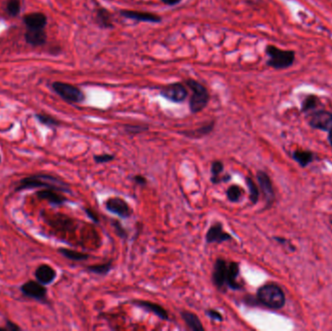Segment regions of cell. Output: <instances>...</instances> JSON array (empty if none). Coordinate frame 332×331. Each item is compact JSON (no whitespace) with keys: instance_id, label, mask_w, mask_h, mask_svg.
<instances>
[{"instance_id":"cell-1","label":"cell","mask_w":332,"mask_h":331,"mask_svg":"<svg viewBox=\"0 0 332 331\" xmlns=\"http://www.w3.org/2000/svg\"><path fill=\"white\" fill-rule=\"evenodd\" d=\"M36 188H45V189H53L58 192H68V188L64 182L61 181L57 178H54L50 175H33L21 180L16 192L32 190Z\"/></svg>"},{"instance_id":"cell-2","label":"cell","mask_w":332,"mask_h":331,"mask_svg":"<svg viewBox=\"0 0 332 331\" xmlns=\"http://www.w3.org/2000/svg\"><path fill=\"white\" fill-rule=\"evenodd\" d=\"M186 85L192 92V96L190 98V109L193 114L199 113L207 106L210 100V94L205 85L201 83L189 79L186 81Z\"/></svg>"},{"instance_id":"cell-3","label":"cell","mask_w":332,"mask_h":331,"mask_svg":"<svg viewBox=\"0 0 332 331\" xmlns=\"http://www.w3.org/2000/svg\"><path fill=\"white\" fill-rule=\"evenodd\" d=\"M265 53L268 55V66L277 70L289 68L295 61V53L293 51L282 50L273 45H268Z\"/></svg>"},{"instance_id":"cell-4","label":"cell","mask_w":332,"mask_h":331,"mask_svg":"<svg viewBox=\"0 0 332 331\" xmlns=\"http://www.w3.org/2000/svg\"><path fill=\"white\" fill-rule=\"evenodd\" d=\"M257 298L260 303L271 309H280L286 302L283 290L274 284H268L259 288L257 291Z\"/></svg>"},{"instance_id":"cell-5","label":"cell","mask_w":332,"mask_h":331,"mask_svg":"<svg viewBox=\"0 0 332 331\" xmlns=\"http://www.w3.org/2000/svg\"><path fill=\"white\" fill-rule=\"evenodd\" d=\"M52 87L56 95L69 103H82L85 100L84 93L75 85L63 82H54Z\"/></svg>"},{"instance_id":"cell-6","label":"cell","mask_w":332,"mask_h":331,"mask_svg":"<svg viewBox=\"0 0 332 331\" xmlns=\"http://www.w3.org/2000/svg\"><path fill=\"white\" fill-rule=\"evenodd\" d=\"M160 95L174 103H182L188 98L189 92L188 86L182 83H172L161 87Z\"/></svg>"},{"instance_id":"cell-7","label":"cell","mask_w":332,"mask_h":331,"mask_svg":"<svg viewBox=\"0 0 332 331\" xmlns=\"http://www.w3.org/2000/svg\"><path fill=\"white\" fill-rule=\"evenodd\" d=\"M309 124L313 128L330 131L332 129V114L323 110L318 111L311 116Z\"/></svg>"},{"instance_id":"cell-8","label":"cell","mask_w":332,"mask_h":331,"mask_svg":"<svg viewBox=\"0 0 332 331\" xmlns=\"http://www.w3.org/2000/svg\"><path fill=\"white\" fill-rule=\"evenodd\" d=\"M119 15L126 19H129L132 21H142V22H149V23H159L161 22V16L156 14L149 13V12H140V11L122 10Z\"/></svg>"},{"instance_id":"cell-9","label":"cell","mask_w":332,"mask_h":331,"mask_svg":"<svg viewBox=\"0 0 332 331\" xmlns=\"http://www.w3.org/2000/svg\"><path fill=\"white\" fill-rule=\"evenodd\" d=\"M22 293L31 298L35 300H44L47 295V289L38 281H28L22 285L21 288Z\"/></svg>"},{"instance_id":"cell-10","label":"cell","mask_w":332,"mask_h":331,"mask_svg":"<svg viewBox=\"0 0 332 331\" xmlns=\"http://www.w3.org/2000/svg\"><path fill=\"white\" fill-rule=\"evenodd\" d=\"M105 206L109 212L116 214L122 218H129L131 215V209L129 204L123 198L119 197H111L105 202Z\"/></svg>"},{"instance_id":"cell-11","label":"cell","mask_w":332,"mask_h":331,"mask_svg":"<svg viewBox=\"0 0 332 331\" xmlns=\"http://www.w3.org/2000/svg\"><path fill=\"white\" fill-rule=\"evenodd\" d=\"M231 235L225 232L223 228V224H216L212 225L206 233V241L207 243H223L225 241L231 240Z\"/></svg>"},{"instance_id":"cell-12","label":"cell","mask_w":332,"mask_h":331,"mask_svg":"<svg viewBox=\"0 0 332 331\" xmlns=\"http://www.w3.org/2000/svg\"><path fill=\"white\" fill-rule=\"evenodd\" d=\"M227 265L226 261L219 258L215 263L214 271H213V281L218 288H222L226 285L227 278Z\"/></svg>"},{"instance_id":"cell-13","label":"cell","mask_w":332,"mask_h":331,"mask_svg":"<svg viewBox=\"0 0 332 331\" xmlns=\"http://www.w3.org/2000/svg\"><path fill=\"white\" fill-rule=\"evenodd\" d=\"M23 22L27 29H45L47 25V17L43 13H32L24 16Z\"/></svg>"},{"instance_id":"cell-14","label":"cell","mask_w":332,"mask_h":331,"mask_svg":"<svg viewBox=\"0 0 332 331\" xmlns=\"http://www.w3.org/2000/svg\"><path fill=\"white\" fill-rule=\"evenodd\" d=\"M35 277L42 285H50L56 277V272L53 267L43 264L36 269Z\"/></svg>"},{"instance_id":"cell-15","label":"cell","mask_w":332,"mask_h":331,"mask_svg":"<svg viewBox=\"0 0 332 331\" xmlns=\"http://www.w3.org/2000/svg\"><path fill=\"white\" fill-rule=\"evenodd\" d=\"M134 304L138 306L139 308L146 310L148 312H150L155 314L157 317H159L161 320H168V313L166 310L163 309L161 305L149 302V301H144V300H139V301H134Z\"/></svg>"},{"instance_id":"cell-16","label":"cell","mask_w":332,"mask_h":331,"mask_svg":"<svg viewBox=\"0 0 332 331\" xmlns=\"http://www.w3.org/2000/svg\"><path fill=\"white\" fill-rule=\"evenodd\" d=\"M40 199L47 200L52 205H62L66 201V198L63 194H61L58 191L53 189H45L36 193Z\"/></svg>"},{"instance_id":"cell-17","label":"cell","mask_w":332,"mask_h":331,"mask_svg":"<svg viewBox=\"0 0 332 331\" xmlns=\"http://www.w3.org/2000/svg\"><path fill=\"white\" fill-rule=\"evenodd\" d=\"M96 22L100 28H103V29L114 27L112 14L110 13V11H108L106 8H103V7H100L97 9Z\"/></svg>"},{"instance_id":"cell-18","label":"cell","mask_w":332,"mask_h":331,"mask_svg":"<svg viewBox=\"0 0 332 331\" xmlns=\"http://www.w3.org/2000/svg\"><path fill=\"white\" fill-rule=\"evenodd\" d=\"M24 37L26 42L34 47L42 46L47 41V34L44 29H27Z\"/></svg>"},{"instance_id":"cell-19","label":"cell","mask_w":332,"mask_h":331,"mask_svg":"<svg viewBox=\"0 0 332 331\" xmlns=\"http://www.w3.org/2000/svg\"><path fill=\"white\" fill-rule=\"evenodd\" d=\"M239 275V264L237 262H229L227 265V278H226V287L231 289H240L241 285L237 282Z\"/></svg>"},{"instance_id":"cell-20","label":"cell","mask_w":332,"mask_h":331,"mask_svg":"<svg viewBox=\"0 0 332 331\" xmlns=\"http://www.w3.org/2000/svg\"><path fill=\"white\" fill-rule=\"evenodd\" d=\"M257 180L259 183L260 189L262 191V193L265 197V199L267 201H272L273 197H274V192H273V188L271 185V181L267 176V174H265L264 172H258L257 173Z\"/></svg>"},{"instance_id":"cell-21","label":"cell","mask_w":332,"mask_h":331,"mask_svg":"<svg viewBox=\"0 0 332 331\" xmlns=\"http://www.w3.org/2000/svg\"><path fill=\"white\" fill-rule=\"evenodd\" d=\"M182 318L185 320V322L187 323V325L194 331H203L204 327L201 323V321L199 320V318L193 314L192 312H188L185 311L182 313Z\"/></svg>"},{"instance_id":"cell-22","label":"cell","mask_w":332,"mask_h":331,"mask_svg":"<svg viewBox=\"0 0 332 331\" xmlns=\"http://www.w3.org/2000/svg\"><path fill=\"white\" fill-rule=\"evenodd\" d=\"M223 170H224V163L222 161H214L213 162L211 172H212V182L214 184L230 180V177H228V178H222V176L220 177V175L222 174Z\"/></svg>"},{"instance_id":"cell-23","label":"cell","mask_w":332,"mask_h":331,"mask_svg":"<svg viewBox=\"0 0 332 331\" xmlns=\"http://www.w3.org/2000/svg\"><path fill=\"white\" fill-rule=\"evenodd\" d=\"M58 252L66 258H68L70 260H74V261H82V260H85L86 258H88V256L86 254L79 253V252L68 250V249H59Z\"/></svg>"},{"instance_id":"cell-24","label":"cell","mask_w":332,"mask_h":331,"mask_svg":"<svg viewBox=\"0 0 332 331\" xmlns=\"http://www.w3.org/2000/svg\"><path fill=\"white\" fill-rule=\"evenodd\" d=\"M35 117H36V118L38 119V122H39L40 124H42V125L46 126V127H49V128H54V127L59 126V122H58L57 119H55L54 117L49 116V115H45V114H37Z\"/></svg>"},{"instance_id":"cell-25","label":"cell","mask_w":332,"mask_h":331,"mask_svg":"<svg viewBox=\"0 0 332 331\" xmlns=\"http://www.w3.org/2000/svg\"><path fill=\"white\" fill-rule=\"evenodd\" d=\"M6 11L11 17H17L21 13L20 0H8L6 5Z\"/></svg>"},{"instance_id":"cell-26","label":"cell","mask_w":332,"mask_h":331,"mask_svg":"<svg viewBox=\"0 0 332 331\" xmlns=\"http://www.w3.org/2000/svg\"><path fill=\"white\" fill-rule=\"evenodd\" d=\"M226 195H227V198L231 202H236L242 196V190L238 186H231L228 188V190L226 192Z\"/></svg>"},{"instance_id":"cell-27","label":"cell","mask_w":332,"mask_h":331,"mask_svg":"<svg viewBox=\"0 0 332 331\" xmlns=\"http://www.w3.org/2000/svg\"><path fill=\"white\" fill-rule=\"evenodd\" d=\"M293 157L302 166H306L312 161V154L309 152H295Z\"/></svg>"},{"instance_id":"cell-28","label":"cell","mask_w":332,"mask_h":331,"mask_svg":"<svg viewBox=\"0 0 332 331\" xmlns=\"http://www.w3.org/2000/svg\"><path fill=\"white\" fill-rule=\"evenodd\" d=\"M247 186L249 188V192H250V198H251V201L253 203H256L258 199V190H257V186L255 184V182L253 181L252 179L250 178H247Z\"/></svg>"},{"instance_id":"cell-29","label":"cell","mask_w":332,"mask_h":331,"mask_svg":"<svg viewBox=\"0 0 332 331\" xmlns=\"http://www.w3.org/2000/svg\"><path fill=\"white\" fill-rule=\"evenodd\" d=\"M87 269L90 272H94L98 275H106L108 272L111 270V262L108 263H103L99 265H93V266L87 267Z\"/></svg>"},{"instance_id":"cell-30","label":"cell","mask_w":332,"mask_h":331,"mask_svg":"<svg viewBox=\"0 0 332 331\" xmlns=\"http://www.w3.org/2000/svg\"><path fill=\"white\" fill-rule=\"evenodd\" d=\"M317 103H318L317 96H307L302 102V111L306 112V111H309L311 109H314L315 107L317 106Z\"/></svg>"},{"instance_id":"cell-31","label":"cell","mask_w":332,"mask_h":331,"mask_svg":"<svg viewBox=\"0 0 332 331\" xmlns=\"http://www.w3.org/2000/svg\"><path fill=\"white\" fill-rule=\"evenodd\" d=\"M213 128H214V123H210L208 125H205L202 128H198V129L194 130L193 132H191L190 135H193L194 137L203 136V135L210 133L213 130Z\"/></svg>"},{"instance_id":"cell-32","label":"cell","mask_w":332,"mask_h":331,"mask_svg":"<svg viewBox=\"0 0 332 331\" xmlns=\"http://www.w3.org/2000/svg\"><path fill=\"white\" fill-rule=\"evenodd\" d=\"M206 315L209 318H211L212 320H218V321H222L223 320L222 315L218 311H216V310H207L206 311Z\"/></svg>"},{"instance_id":"cell-33","label":"cell","mask_w":332,"mask_h":331,"mask_svg":"<svg viewBox=\"0 0 332 331\" xmlns=\"http://www.w3.org/2000/svg\"><path fill=\"white\" fill-rule=\"evenodd\" d=\"M95 160L97 161V163H104V162H109L114 160V157L108 154H104V155H99V156H96Z\"/></svg>"},{"instance_id":"cell-34","label":"cell","mask_w":332,"mask_h":331,"mask_svg":"<svg viewBox=\"0 0 332 331\" xmlns=\"http://www.w3.org/2000/svg\"><path fill=\"white\" fill-rule=\"evenodd\" d=\"M126 130L127 131H129V132H130V133H139V132H142V131H144V130H146L147 129V128H144V127H141V126H128V127H126Z\"/></svg>"},{"instance_id":"cell-35","label":"cell","mask_w":332,"mask_h":331,"mask_svg":"<svg viewBox=\"0 0 332 331\" xmlns=\"http://www.w3.org/2000/svg\"><path fill=\"white\" fill-rule=\"evenodd\" d=\"M114 226L116 227L117 231H118V234L120 236V237H126L127 236V233L125 231V229L120 226V224H118V222H114Z\"/></svg>"},{"instance_id":"cell-36","label":"cell","mask_w":332,"mask_h":331,"mask_svg":"<svg viewBox=\"0 0 332 331\" xmlns=\"http://www.w3.org/2000/svg\"><path fill=\"white\" fill-rule=\"evenodd\" d=\"M161 1H162V3H164L168 6H174V5H177L182 2V0H161Z\"/></svg>"},{"instance_id":"cell-37","label":"cell","mask_w":332,"mask_h":331,"mask_svg":"<svg viewBox=\"0 0 332 331\" xmlns=\"http://www.w3.org/2000/svg\"><path fill=\"white\" fill-rule=\"evenodd\" d=\"M7 329L8 330H20V327L17 326L15 323H12L10 321L7 322Z\"/></svg>"},{"instance_id":"cell-38","label":"cell","mask_w":332,"mask_h":331,"mask_svg":"<svg viewBox=\"0 0 332 331\" xmlns=\"http://www.w3.org/2000/svg\"><path fill=\"white\" fill-rule=\"evenodd\" d=\"M134 180H135V182L137 184H139V185H145L146 184V179L143 176H139V175L138 176H135Z\"/></svg>"},{"instance_id":"cell-39","label":"cell","mask_w":332,"mask_h":331,"mask_svg":"<svg viewBox=\"0 0 332 331\" xmlns=\"http://www.w3.org/2000/svg\"><path fill=\"white\" fill-rule=\"evenodd\" d=\"M86 214H87V216H88V217H89V218H90V219H92L93 221H95L96 223H97V222H98V219H97V216H95L96 214L93 213V212H92V211H90L89 209H88V210H87V209H86Z\"/></svg>"},{"instance_id":"cell-40","label":"cell","mask_w":332,"mask_h":331,"mask_svg":"<svg viewBox=\"0 0 332 331\" xmlns=\"http://www.w3.org/2000/svg\"><path fill=\"white\" fill-rule=\"evenodd\" d=\"M328 139H329V142H330V144H331L332 146V129L330 130V133H329V137H328Z\"/></svg>"},{"instance_id":"cell-41","label":"cell","mask_w":332,"mask_h":331,"mask_svg":"<svg viewBox=\"0 0 332 331\" xmlns=\"http://www.w3.org/2000/svg\"><path fill=\"white\" fill-rule=\"evenodd\" d=\"M0 160H1V157H0Z\"/></svg>"}]
</instances>
